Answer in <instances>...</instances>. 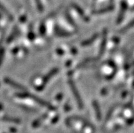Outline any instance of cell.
<instances>
[{
  "instance_id": "cell-10",
  "label": "cell",
  "mask_w": 134,
  "mask_h": 133,
  "mask_svg": "<svg viewBox=\"0 0 134 133\" xmlns=\"http://www.w3.org/2000/svg\"><path fill=\"white\" fill-rule=\"evenodd\" d=\"M93 109L94 110H95L97 120H99V121H100V120H102V113H101L100 107H99L98 102H97V101L94 100V101H93Z\"/></svg>"
},
{
  "instance_id": "cell-9",
  "label": "cell",
  "mask_w": 134,
  "mask_h": 133,
  "mask_svg": "<svg viewBox=\"0 0 134 133\" xmlns=\"http://www.w3.org/2000/svg\"><path fill=\"white\" fill-rule=\"evenodd\" d=\"M71 6L73 7V8L78 12V14L83 19V20H85V21H86V22H88V21H89L88 17H87V16H85V12H84L82 9L79 5H78L77 4H76V3H72V4H71Z\"/></svg>"
},
{
  "instance_id": "cell-6",
  "label": "cell",
  "mask_w": 134,
  "mask_h": 133,
  "mask_svg": "<svg viewBox=\"0 0 134 133\" xmlns=\"http://www.w3.org/2000/svg\"><path fill=\"white\" fill-rule=\"evenodd\" d=\"M54 33L56 34L57 36H59V37H71L72 36V33L70 32H68L66 31L63 30L61 28H60L59 27H58L57 25H56L54 27Z\"/></svg>"
},
{
  "instance_id": "cell-7",
  "label": "cell",
  "mask_w": 134,
  "mask_h": 133,
  "mask_svg": "<svg viewBox=\"0 0 134 133\" xmlns=\"http://www.w3.org/2000/svg\"><path fill=\"white\" fill-rule=\"evenodd\" d=\"M4 82H5L6 84H8L10 85V86L14 87V88H17V89H19V90H21L26 91V88H25L24 86H23L22 85H20V84H19V83H17V82H14V80H12V79L5 78H4Z\"/></svg>"
},
{
  "instance_id": "cell-8",
  "label": "cell",
  "mask_w": 134,
  "mask_h": 133,
  "mask_svg": "<svg viewBox=\"0 0 134 133\" xmlns=\"http://www.w3.org/2000/svg\"><path fill=\"white\" fill-rule=\"evenodd\" d=\"M114 7L113 5H110V6H107L104 8L99 9V10H93L91 12L92 14L93 15H97V14H102L104 13H106V12H111L112 10H114Z\"/></svg>"
},
{
  "instance_id": "cell-28",
  "label": "cell",
  "mask_w": 134,
  "mask_h": 133,
  "mask_svg": "<svg viewBox=\"0 0 134 133\" xmlns=\"http://www.w3.org/2000/svg\"><path fill=\"white\" fill-rule=\"evenodd\" d=\"M58 120H59V116H56L55 118L53 119V120H52V123L54 124V123H56L58 121Z\"/></svg>"
},
{
  "instance_id": "cell-5",
  "label": "cell",
  "mask_w": 134,
  "mask_h": 133,
  "mask_svg": "<svg viewBox=\"0 0 134 133\" xmlns=\"http://www.w3.org/2000/svg\"><path fill=\"white\" fill-rule=\"evenodd\" d=\"M107 36L108 32L106 30L104 31L103 33V37H102V43L100 44V48H99V55H103L104 54V52L106 48V44H107Z\"/></svg>"
},
{
  "instance_id": "cell-14",
  "label": "cell",
  "mask_w": 134,
  "mask_h": 133,
  "mask_svg": "<svg viewBox=\"0 0 134 133\" xmlns=\"http://www.w3.org/2000/svg\"><path fill=\"white\" fill-rule=\"evenodd\" d=\"M2 120H4V121L9 122H12V123L14 124H20V120L18 118H13V117H10V116H4L3 117Z\"/></svg>"
},
{
  "instance_id": "cell-17",
  "label": "cell",
  "mask_w": 134,
  "mask_h": 133,
  "mask_svg": "<svg viewBox=\"0 0 134 133\" xmlns=\"http://www.w3.org/2000/svg\"><path fill=\"white\" fill-rule=\"evenodd\" d=\"M65 18H66L67 20H68V22L71 25L72 27H76V24L75 23V22L74 21L73 19L71 18V16H70V14H69V12H66L65 14Z\"/></svg>"
},
{
  "instance_id": "cell-26",
  "label": "cell",
  "mask_w": 134,
  "mask_h": 133,
  "mask_svg": "<svg viewBox=\"0 0 134 133\" xmlns=\"http://www.w3.org/2000/svg\"><path fill=\"white\" fill-rule=\"evenodd\" d=\"M19 50V47H16L15 48L12 50V53H13V54H16V53H17V52H18Z\"/></svg>"
},
{
  "instance_id": "cell-3",
  "label": "cell",
  "mask_w": 134,
  "mask_h": 133,
  "mask_svg": "<svg viewBox=\"0 0 134 133\" xmlns=\"http://www.w3.org/2000/svg\"><path fill=\"white\" fill-rule=\"evenodd\" d=\"M58 71H59V69H58V68H54V69H53L52 70H51L50 72L48 73L43 78L42 82L41 83V84L39 86H37V88H36V90H37V91L43 90V89H44V87L46 86V84L49 82L51 78H52V77H53L54 76H55V75L58 73Z\"/></svg>"
},
{
  "instance_id": "cell-22",
  "label": "cell",
  "mask_w": 134,
  "mask_h": 133,
  "mask_svg": "<svg viewBox=\"0 0 134 133\" xmlns=\"http://www.w3.org/2000/svg\"><path fill=\"white\" fill-rule=\"evenodd\" d=\"M114 109H115V107H112L109 110L108 112L107 113V115H106V118H105V120H106V121L110 120V118L111 116H112V113L114 112Z\"/></svg>"
},
{
  "instance_id": "cell-19",
  "label": "cell",
  "mask_w": 134,
  "mask_h": 133,
  "mask_svg": "<svg viewBox=\"0 0 134 133\" xmlns=\"http://www.w3.org/2000/svg\"><path fill=\"white\" fill-rule=\"evenodd\" d=\"M36 3L38 11H39L40 12H42L43 11H44V6H43L41 0H36Z\"/></svg>"
},
{
  "instance_id": "cell-16",
  "label": "cell",
  "mask_w": 134,
  "mask_h": 133,
  "mask_svg": "<svg viewBox=\"0 0 134 133\" xmlns=\"http://www.w3.org/2000/svg\"><path fill=\"white\" fill-rule=\"evenodd\" d=\"M46 116H47V115L45 114L44 115H42V116L40 117V118H38V119H37V120H35V121L33 122L32 126L34 127V128H36V127L39 126L41 122H42V120H44V119L46 118Z\"/></svg>"
},
{
  "instance_id": "cell-15",
  "label": "cell",
  "mask_w": 134,
  "mask_h": 133,
  "mask_svg": "<svg viewBox=\"0 0 134 133\" xmlns=\"http://www.w3.org/2000/svg\"><path fill=\"white\" fill-rule=\"evenodd\" d=\"M133 27H134V19L132 20V21H131L130 22H129V23H128L127 25L125 26L124 27H122V29L119 31V32L120 33H125V31H127V30H129V29L132 28Z\"/></svg>"
},
{
  "instance_id": "cell-24",
  "label": "cell",
  "mask_w": 134,
  "mask_h": 133,
  "mask_svg": "<svg viewBox=\"0 0 134 133\" xmlns=\"http://www.w3.org/2000/svg\"><path fill=\"white\" fill-rule=\"evenodd\" d=\"M57 53L58 54H59V55H62V54H64V51H63L62 49L59 48L57 50Z\"/></svg>"
},
{
  "instance_id": "cell-2",
  "label": "cell",
  "mask_w": 134,
  "mask_h": 133,
  "mask_svg": "<svg viewBox=\"0 0 134 133\" xmlns=\"http://www.w3.org/2000/svg\"><path fill=\"white\" fill-rule=\"evenodd\" d=\"M68 83H69V85H70V87L71 90V92H72V94H73L74 96L75 99L76 101V103L78 104V106L79 107V109H83V102H82V98L80 95V93L78 92V89L76 88V86L75 85L74 82L72 80L71 78H70L69 80H68Z\"/></svg>"
},
{
  "instance_id": "cell-31",
  "label": "cell",
  "mask_w": 134,
  "mask_h": 133,
  "mask_svg": "<svg viewBox=\"0 0 134 133\" xmlns=\"http://www.w3.org/2000/svg\"><path fill=\"white\" fill-rule=\"evenodd\" d=\"M2 109H3V106H2V104H0V111L2 110Z\"/></svg>"
},
{
  "instance_id": "cell-25",
  "label": "cell",
  "mask_w": 134,
  "mask_h": 133,
  "mask_svg": "<svg viewBox=\"0 0 134 133\" xmlns=\"http://www.w3.org/2000/svg\"><path fill=\"white\" fill-rule=\"evenodd\" d=\"M26 19H27V18H26L25 16H22L20 18V22H24L26 20Z\"/></svg>"
},
{
  "instance_id": "cell-4",
  "label": "cell",
  "mask_w": 134,
  "mask_h": 133,
  "mask_svg": "<svg viewBox=\"0 0 134 133\" xmlns=\"http://www.w3.org/2000/svg\"><path fill=\"white\" fill-rule=\"evenodd\" d=\"M127 8V4L125 1H122L121 3V10L119 13L117 20H116V23L120 24L122 21L124 19L125 14L126 10Z\"/></svg>"
},
{
  "instance_id": "cell-11",
  "label": "cell",
  "mask_w": 134,
  "mask_h": 133,
  "mask_svg": "<svg viewBox=\"0 0 134 133\" xmlns=\"http://www.w3.org/2000/svg\"><path fill=\"white\" fill-rule=\"evenodd\" d=\"M98 36H99L98 34H95L94 36H93L91 37L90 39L83 41V42L81 43V45L82 46H87V45H91V44H92L94 42H95V39H97V37H98Z\"/></svg>"
},
{
  "instance_id": "cell-13",
  "label": "cell",
  "mask_w": 134,
  "mask_h": 133,
  "mask_svg": "<svg viewBox=\"0 0 134 133\" xmlns=\"http://www.w3.org/2000/svg\"><path fill=\"white\" fill-rule=\"evenodd\" d=\"M19 33V29H18V27H15L14 28L13 31H12V33L10 34L9 37H8V39H7V43L9 44V43H11L12 41L14 40V39L15 38L16 36H17V34Z\"/></svg>"
},
{
  "instance_id": "cell-23",
  "label": "cell",
  "mask_w": 134,
  "mask_h": 133,
  "mask_svg": "<svg viewBox=\"0 0 134 133\" xmlns=\"http://www.w3.org/2000/svg\"><path fill=\"white\" fill-rule=\"evenodd\" d=\"M28 38L31 41L34 40V38H35V35H34V32H33V30H31V29H29V31L28 33Z\"/></svg>"
},
{
  "instance_id": "cell-29",
  "label": "cell",
  "mask_w": 134,
  "mask_h": 133,
  "mask_svg": "<svg viewBox=\"0 0 134 133\" xmlns=\"http://www.w3.org/2000/svg\"><path fill=\"white\" fill-rule=\"evenodd\" d=\"M71 52H72V53H73L74 54H76L77 53L76 49L75 48H71Z\"/></svg>"
},
{
  "instance_id": "cell-20",
  "label": "cell",
  "mask_w": 134,
  "mask_h": 133,
  "mask_svg": "<svg viewBox=\"0 0 134 133\" xmlns=\"http://www.w3.org/2000/svg\"><path fill=\"white\" fill-rule=\"evenodd\" d=\"M46 26H45V24L44 22H42L40 26V33L41 36H44L46 33Z\"/></svg>"
},
{
  "instance_id": "cell-12",
  "label": "cell",
  "mask_w": 134,
  "mask_h": 133,
  "mask_svg": "<svg viewBox=\"0 0 134 133\" xmlns=\"http://www.w3.org/2000/svg\"><path fill=\"white\" fill-rule=\"evenodd\" d=\"M0 10H1V11L3 12V13L5 14V15H6V16L8 18L9 20H11V21H12V20H13V19H14L13 16L11 14V13H10V12H9L8 10H7L6 8H5V7L4 6V5H3V4L1 3V2H0Z\"/></svg>"
},
{
  "instance_id": "cell-27",
  "label": "cell",
  "mask_w": 134,
  "mask_h": 133,
  "mask_svg": "<svg viewBox=\"0 0 134 133\" xmlns=\"http://www.w3.org/2000/svg\"><path fill=\"white\" fill-rule=\"evenodd\" d=\"M112 39H113V41H114V42H115L116 43H119V42H120V39L116 37H114L113 38H112Z\"/></svg>"
},
{
  "instance_id": "cell-18",
  "label": "cell",
  "mask_w": 134,
  "mask_h": 133,
  "mask_svg": "<svg viewBox=\"0 0 134 133\" xmlns=\"http://www.w3.org/2000/svg\"><path fill=\"white\" fill-rule=\"evenodd\" d=\"M99 58L97 57H95V58H92V57H90V58H87V59H85L83 61V62H80V64L78 66V67H81V66L82 65H85L87 64L88 62H91V61H97V60H98Z\"/></svg>"
},
{
  "instance_id": "cell-30",
  "label": "cell",
  "mask_w": 134,
  "mask_h": 133,
  "mask_svg": "<svg viewBox=\"0 0 134 133\" xmlns=\"http://www.w3.org/2000/svg\"><path fill=\"white\" fill-rule=\"evenodd\" d=\"M62 97H63L62 94H59V95H57V99L58 101H61V99H62Z\"/></svg>"
},
{
  "instance_id": "cell-1",
  "label": "cell",
  "mask_w": 134,
  "mask_h": 133,
  "mask_svg": "<svg viewBox=\"0 0 134 133\" xmlns=\"http://www.w3.org/2000/svg\"><path fill=\"white\" fill-rule=\"evenodd\" d=\"M15 96L19 98H21V99H24V98H30L31 99H34V101H36V103L40 104L42 106H44L46 107L47 109L50 110H55L56 107H54L53 105H51V103L47 102V101H44V100L41 99L40 98L37 97L36 96L34 95V94H31L28 92H26V91L23 93H16L15 94Z\"/></svg>"
},
{
  "instance_id": "cell-21",
  "label": "cell",
  "mask_w": 134,
  "mask_h": 133,
  "mask_svg": "<svg viewBox=\"0 0 134 133\" xmlns=\"http://www.w3.org/2000/svg\"><path fill=\"white\" fill-rule=\"evenodd\" d=\"M4 54H5V50L3 48H0V66L3 62V57H4Z\"/></svg>"
}]
</instances>
